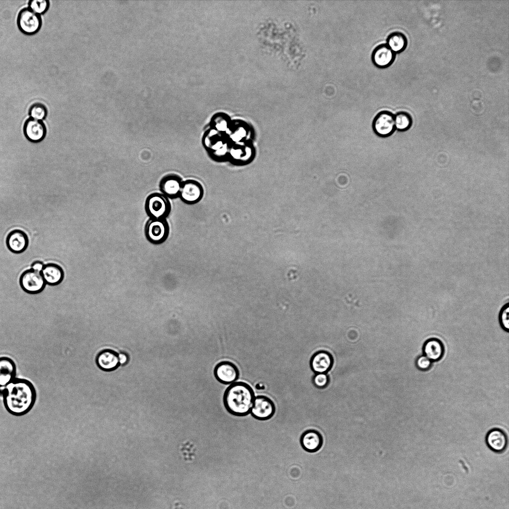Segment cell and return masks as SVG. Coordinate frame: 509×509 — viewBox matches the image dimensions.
<instances>
[{
    "label": "cell",
    "mask_w": 509,
    "mask_h": 509,
    "mask_svg": "<svg viewBox=\"0 0 509 509\" xmlns=\"http://www.w3.org/2000/svg\"><path fill=\"white\" fill-rule=\"evenodd\" d=\"M16 366L14 361L7 356L0 357V393L16 378Z\"/></svg>",
    "instance_id": "obj_12"
},
{
    "label": "cell",
    "mask_w": 509,
    "mask_h": 509,
    "mask_svg": "<svg viewBox=\"0 0 509 509\" xmlns=\"http://www.w3.org/2000/svg\"><path fill=\"white\" fill-rule=\"evenodd\" d=\"M275 412V406L269 397L264 395L255 396L250 413L259 420H267L271 418Z\"/></svg>",
    "instance_id": "obj_8"
},
{
    "label": "cell",
    "mask_w": 509,
    "mask_h": 509,
    "mask_svg": "<svg viewBox=\"0 0 509 509\" xmlns=\"http://www.w3.org/2000/svg\"><path fill=\"white\" fill-rule=\"evenodd\" d=\"M213 374L216 379L224 385H230L236 382L240 376L238 367L228 360L218 362L214 368Z\"/></svg>",
    "instance_id": "obj_7"
},
{
    "label": "cell",
    "mask_w": 509,
    "mask_h": 509,
    "mask_svg": "<svg viewBox=\"0 0 509 509\" xmlns=\"http://www.w3.org/2000/svg\"><path fill=\"white\" fill-rule=\"evenodd\" d=\"M332 363V358L328 353L320 352L313 357L311 366L315 372L323 373L330 369Z\"/></svg>",
    "instance_id": "obj_22"
},
{
    "label": "cell",
    "mask_w": 509,
    "mask_h": 509,
    "mask_svg": "<svg viewBox=\"0 0 509 509\" xmlns=\"http://www.w3.org/2000/svg\"><path fill=\"white\" fill-rule=\"evenodd\" d=\"M386 42V45L396 54L403 52L408 45L406 36L400 32L391 33L387 37Z\"/></svg>",
    "instance_id": "obj_21"
},
{
    "label": "cell",
    "mask_w": 509,
    "mask_h": 509,
    "mask_svg": "<svg viewBox=\"0 0 509 509\" xmlns=\"http://www.w3.org/2000/svg\"><path fill=\"white\" fill-rule=\"evenodd\" d=\"M372 128L378 136L387 137L391 135L396 129L394 115L388 111L380 112L373 119Z\"/></svg>",
    "instance_id": "obj_9"
},
{
    "label": "cell",
    "mask_w": 509,
    "mask_h": 509,
    "mask_svg": "<svg viewBox=\"0 0 509 509\" xmlns=\"http://www.w3.org/2000/svg\"><path fill=\"white\" fill-rule=\"evenodd\" d=\"M486 442L491 450L496 453H501L507 446L508 438L503 430L499 428H493L487 433Z\"/></svg>",
    "instance_id": "obj_16"
},
{
    "label": "cell",
    "mask_w": 509,
    "mask_h": 509,
    "mask_svg": "<svg viewBox=\"0 0 509 509\" xmlns=\"http://www.w3.org/2000/svg\"><path fill=\"white\" fill-rule=\"evenodd\" d=\"M499 322L502 329L508 332L509 330V307L508 304L503 307L499 315Z\"/></svg>",
    "instance_id": "obj_26"
},
{
    "label": "cell",
    "mask_w": 509,
    "mask_h": 509,
    "mask_svg": "<svg viewBox=\"0 0 509 509\" xmlns=\"http://www.w3.org/2000/svg\"><path fill=\"white\" fill-rule=\"evenodd\" d=\"M254 398V390L249 384L236 381L226 389L223 401L228 413L236 416H245L250 413Z\"/></svg>",
    "instance_id": "obj_2"
},
{
    "label": "cell",
    "mask_w": 509,
    "mask_h": 509,
    "mask_svg": "<svg viewBox=\"0 0 509 509\" xmlns=\"http://www.w3.org/2000/svg\"><path fill=\"white\" fill-rule=\"evenodd\" d=\"M301 444L304 450L310 452L318 451L322 446L323 439L318 431L309 430L304 432L300 439Z\"/></svg>",
    "instance_id": "obj_20"
},
{
    "label": "cell",
    "mask_w": 509,
    "mask_h": 509,
    "mask_svg": "<svg viewBox=\"0 0 509 509\" xmlns=\"http://www.w3.org/2000/svg\"><path fill=\"white\" fill-rule=\"evenodd\" d=\"M145 210L150 219H166L170 212L171 205L168 197L155 192L146 198Z\"/></svg>",
    "instance_id": "obj_3"
},
{
    "label": "cell",
    "mask_w": 509,
    "mask_h": 509,
    "mask_svg": "<svg viewBox=\"0 0 509 509\" xmlns=\"http://www.w3.org/2000/svg\"><path fill=\"white\" fill-rule=\"evenodd\" d=\"M423 353L432 362L440 360L444 352L442 342L438 339L432 338L427 340L423 345Z\"/></svg>",
    "instance_id": "obj_19"
},
{
    "label": "cell",
    "mask_w": 509,
    "mask_h": 509,
    "mask_svg": "<svg viewBox=\"0 0 509 509\" xmlns=\"http://www.w3.org/2000/svg\"><path fill=\"white\" fill-rule=\"evenodd\" d=\"M328 378L324 373H319L314 378V384L319 387H324L328 383Z\"/></svg>",
    "instance_id": "obj_28"
},
{
    "label": "cell",
    "mask_w": 509,
    "mask_h": 509,
    "mask_svg": "<svg viewBox=\"0 0 509 509\" xmlns=\"http://www.w3.org/2000/svg\"><path fill=\"white\" fill-rule=\"evenodd\" d=\"M119 363L121 364L126 363L128 360V357L126 354L121 353L118 355Z\"/></svg>",
    "instance_id": "obj_30"
},
{
    "label": "cell",
    "mask_w": 509,
    "mask_h": 509,
    "mask_svg": "<svg viewBox=\"0 0 509 509\" xmlns=\"http://www.w3.org/2000/svg\"><path fill=\"white\" fill-rule=\"evenodd\" d=\"M28 5L29 9L41 15L48 11L50 4L48 0H31L28 2Z\"/></svg>",
    "instance_id": "obj_25"
},
{
    "label": "cell",
    "mask_w": 509,
    "mask_h": 509,
    "mask_svg": "<svg viewBox=\"0 0 509 509\" xmlns=\"http://www.w3.org/2000/svg\"><path fill=\"white\" fill-rule=\"evenodd\" d=\"M95 362L97 366L104 371L113 370L119 363L118 355L109 349L100 351L96 356Z\"/></svg>",
    "instance_id": "obj_18"
},
{
    "label": "cell",
    "mask_w": 509,
    "mask_h": 509,
    "mask_svg": "<svg viewBox=\"0 0 509 509\" xmlns=\"http://www.w3.org/2000/svg\"><path fill=\"white\" fill-rule=\"evenodd\" d=\"M23 131L28 140L37 143L41 141L45 138L46 129L41 121L29 118L24 124Z\"/></svg>",
    "instance_id": "obj_15"
},
{
    "label": "cell",
    "mask_w": 509,
    "mask_h": 509,
    "mask_svg": "<svg viewBox=\"0 0 509 509\" xmlns=\"http://www.w3.org/2000/svg\"><path fill=\"white\" fill-rule=\"evenodd\" d=\"M3 402L10 414L21 416L28 413L34 406L36 391L33 384L24 378H15L2 392Z\"/></svg>",
    "instance_id": "obj_1"
},
{
    "label": "cell",
    "mask_w": 509,
    "mask_h": 509,
    "mask_svg": "<svg viewBox=\"0 0 509 509\" xmlns=\"http://www.w3.org/2000/svg\"><path fill=\"white\" fill-rule=\"evenodd\" d=\"M29 114L31 118L42 121L47 116V109L43 103H34L30 107Z\"/></svg>",
    "instance_id": "obj_24"
},
{
    "label": "cell",
    "mask_w": 509,
    "mask_h": 509,
    "mask_svg": "<svg viewBox=\"0 0 509 509\" xmlns=\"http://www.w3.org/2000/svg\"><path fill=\"white\" fill-rule=\"evenodd\" d=\"M28 242L26 233L19 229L10 232L6 239L7 248L14 254H20L25 251L28 247Z\"/></svg>",
    "instance_id": "obj_14"
},
{
    "label": "cell",
    "mask_w": 509,
    "mask_h": 509,
    "mask_svg": "<svg viewBox=\"0 0 509 509\" xmlns=\"http://www.w3.org/2000/svg\"><path fill=\"white\" fill-rule=\"evenodd\" d=\"M44 265L41 261H36L32 264L31 269L35 271L41 272L44 267Z\"/></svg>",
    "instance_id": "obj_29"
},
{
    "label": "cell",
    "mask_w": 509,
    "mask_h": 509,
    "mask_svg": "<svg viewBox=\"0 0 509 509\" xmlns=\"http://www.w3.org/2000/svg\"><path fill=\"white\" fill-rule=\"evenodd\" d=\"M16 22L18 29L26 35L36 34L40 30L42 24L41 15L35 13L28 7L23 8L19 11Z\"/></svg>",
    "instance_id": "obj_4"
},
{
    "label": "cell",
    "mask_w": 509,
    "mask_h": 509,
    "mask_svg": "<svg viewBox=\"0 0 509 509\" xmlns=\"http://www.w3.org/2000/svg\"><path fill=\"white\" fill-rule=\"evenodd\" d=\"M395 129L400 131L408 130L412 125V119L407 112L401 111L394 115Z\"/></svg>",
    "instance_id": "obj_23"
},
{
    "label": "cell",
    "mask_w": 509,
    "mask_h": 509,
    "mask_svg": "<svg viewBox=\"0 0 509 509\" xmlns=\"http://www.w3.org/2000/svg\"><path fill=\"white\" fill-rule=\"evenodd\" d=\"M255 388L256 389H258V390H263V389H264L265 387H264V386L262 384L259 383V384H257L255 385Z\"/></svg>",
    "instance_id": "obj_31"
},
{
    "label": "cell",
    "mask_w": 509,
    "mask_h": 509,
    "mask_svg": "<svg viewBox=\"0 0 509 509\" xmlns=\"http://www.w3.org/2000/svg\"><path fill=\"white\" fill-rule=\"evenodd\" d=\"M396 58L395 54L386 45L381 44L373 51L371 59L373 64L379 68H386L390 66Z\"/></svg>",
    "instance_id": "obj_13"
},
{
    "label": "cell",
    "mask_w": 509,
    "mask_h": 509,
    "mask_svg": "<svg viewBox=\"0 0 509 509\" xmlns=\"http://www.w3.org/2000/svg\"><path fill=\"white\" fill-rule=\"evenodd\" d=\"M19 283L25 292L31 294L41 292L46 284L41 272L32 269L26 270L21 274Z\"/></svg>",
    "instance_id": "obj_6"
},
{
    "label": "cell",
    "mask_w": 509,
    "mask_h": 509,
    "mask_svg": "<svg viewBox=\"0 0 509 509\" xmlns=\"http://www.w3.org/2000/svg\"><path fill=\"white\" fill-rule=\"evenodd\" d=\"M432 361L424 355L418 357L416 361V365L417 368L422 371H427L429 370L431 365Z\"/></svg>",
    "instance_id": "obj_27"
},
{
    "label": "cell",
    "mask_w": 509,
    "mask_h": 509,
    "mask_svg": "<svg viewBox=\"0 0 509 509\" xmlns=\"http://www.w3.org/2000/svg\"><path fill=\"white\" fill-rule=\"evenodd\" d=\"M41 273L46 283L51 286L60 284L63 281L64 276L62 268L53 263L45 264Z\"/></svg>",
    "instance_id": "obj_17"
},
{
    "label": "cell",
    "mask_w": 509,
    "mask_h": 509,
    "mask_svg": "<svg viewBox=\"0 0 509 509\" xmlns=\"http://www.w3.org/2000/svg\"><path fill=\"white\" fill-rule=\"evenodd\" d=\"M203 195V188L198 181L194 179L183 181L179 198L183 203L195 204L202 199Z\"/></svg>",
    "instance_id": "obj_10"
},
{
    "label": "cell",
    "mask_w": 509,
    "mask_h": 509,
    "mask_svg": "<svg viewBox=\"0 0 509 509\" xmlns=\"http://www.w3.org/2000/svg\"><path fill=\"white\" fill-rule=\"evenodd\" d=\"M170 228L166 219H150L145 228L147 240L153 245H160L168 238Z\"/></svg>",
    "instance_id": "obj_5"
},
{
    "label": "cell",
    "mask_w": 509,
    "mask_h": 509,
    "mask_svg": "<svg viewBox=\"0 0 509 509\" xmlns=\"http://www.w3.org/2000/svg\"><path fill=\"white\" fill-rule=\"evenodd\" d=\"M183 180L177 174L170 173L163 176L159 182L161 193L169 199L179 198Z\"/></svg>",
    "instance_id": "obj_11"
}]
</instances>
